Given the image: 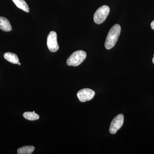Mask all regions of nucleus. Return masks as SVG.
Returning a JSON list of instances; mask_svg holds the SVG:
<instances>
[{
  "instance_id": "1",
  "label": "nucleus",
  "mask_w": 154,
  "mask_h": 154,
  "mask_svg": "<svg viewBox=\"0 0 154 154\" xmlns=\"http://www.w3.org/2000/svg\"><path fill=\"white\" fill-rule=\"evenodd\" d=\"M121 27L118 24H116L111 28L105 42V46L106 49H111L115 46L121 33Z\"/></svg>"
},
{
  "instance_id": "2",
  "label": "nucleus",
  "mask_w": 154,
  "mask_h": 154,
  "mask_svg": "<svg viewBox=\"0 0 154 154\" xmlns=\"http://www.w3.org/2000/svg\"><path fill=\"white\" fill-rule=\"evenodd\" d=\"M87 54L82 50H79L72 54L67 60V64L69 66H77L80 65L85 59Z\"/></svg>"
},
{
  "instance_id": "3",
  "label": "nucleus",
  "mask_w": 154,
  "mask_h": 154,
  "mask_svg": "<svg viewBox=\"0 0 154 154\" xmlns=\"http://www.w3.org/2000/svg\"><path fill=\"white\" fill-rule=\"evenodd\" d=\"M110 9L107 5H103L97 9L94 15V19L96 24H102L106 19L110 13Z\"/></svg>"
},
{
  "instance_id": "4",
  "label": "nucleus",
  "mask_w": 154,
  "mask_h": 154,
  "mask_svg": "<svg viewBox=\"0 0 154 154\" xmlns=\"http://www.w3.org/2000/svg\"><path fill=\"white\" fill-rule=\"evenodd\" d=\"M124 123V116L123 114H119L113 119L111 122L109 131L111 134H115L120 129Z\"/></svg>"
},
{
  "instance_id": "5",
  "label": "nucleus",
  "mask_w": 154,
  "mask_h": 154,
  "mask_svg": "<svg viewBox=\"0 0 154 154\" xmlns=\"http://www.w3.org/2000/svg\"><path fill=\"white\" fill-rule=\"evenodd\" d=\"M47 46L50 51L52 52H56L59 47L57 41V34L55 31L50 32L47 37Z\"/></svg>"
},
{
  "instance_id": "6",
  "label": "nucleus",
  "mask_w": 154,
  "mask_h": 154,
  "mask_svg": "<svg viewBox=\"0 0 154 154\" xmlns=\"http://www.w3.org/2000/svg\"><path fill=\"white\" fill-rule=\"evenodd\" d=\"M95 95V92L93 90L85 88L79 91L77 96L80 102H85L93 99Z\"/></svg>"
},
{
  "instance_id": "7",
  "label": "nucleus",
  "mask_w": 154,
  "mask_h": 154,
  "mask_svg": "<svg viewBox=\"0 0 154 154\" xmlns=\"http://www.w3.org/2000/svg\"><path fill=\"white\" fill-rule=\"evenodd\" d=\"M0 29L6 32L11 31L12 30V26L8 19L0 17Z\"/></svg>"
},
{
  "instance_id": "8",
  "label": "nucleus",
  "mask_w": 154,
  "mask_h": 154,
  "mask_svg": "<svg viewBox=\"0 0 154 154\" xmlns=\"http://www.w3.org/2000/svg\"><path fill=\"white\" fill-rule=\"evenodd\" d=\"M4 58L9 62L13 64H18L19 62L18 56L11 52H7L4 54Z\"/></svg>"
},
{
  "instance_id": "9",
  "label": "nucleus",
  "mask_w": 154,
  "mask_h": 154,
  "mask_svg": "<svg viewBox=\"0 0 154 154\" xmlns=\"http://www.w3.org/2000/svg\"><path fill=\"white\" fill-rule=\"evenodd\" d=\"M14 4L19 8L27 13H29V7L25 0H12Z\"/></svg>"
},
{
  "instance_id": "10",
  "label": "nucleus",
  "mask_w": 154,
  "mask_h": 154,
  "mask_svg": "<svg viewBox=\"0 0 154 154\" xmlns=\"http://www.w3.org/2000/svg\"><path fill=\"white\" fill-rule=\"evenodd\" d=\"M35 150V147L32 146H26L18 149L17 152L19 154H30Z\"/></svg>"
},
{
  "instance_id": "11",
  "label": "nucleus",
  "mask_w": 154,
  "mask_h": 154,
  "mask_svg": "<svg viewBox=\"0 0 154 154\" xmlns=\"http://www.w3.org/2000/svg\"><path fill=\"white\" fill-rule=\"evenodd\" d=\"M24 118L30 121H35L38 120L39 118V115L35 113V111L26 112L23 113Z\"/></svg>"
},
{
  "instance_id": "12",
  "label": "nucleus",
  "mask_w": 154,
  "mask_h": 154,
  "mask_svg": "<svg viewBox=\"0 0 154 154\" xmlns=\"http://www.w3.org/2000/svg\"><path fill=\"white\" fill-rule=\"evenodd\" d=\"M151 26L152 29L154 30V20L152 22L151 24Z\"/></svg>"
},
{
  "instance_id": "13",
  "label": "nucleus",
  "mask_w": 154,
  "mask_h": 154,
  "mask_svg": "<svg viewBox=\"0 0 154 154\" xmlns=\"http://www.w3.org/2000/svg\"><path fill=\"white\" fill-rule=\"evenodd\" d=\"M152 63L154 64V55H153V58L152 60Z\"/></svg>"
},
{
  "instance_id": "14",
  "label": "nucleus",
  "mask_w": 154,
  "mask_h": 154,
  "mask_svg": "<svg viewBox=\"0 0 154 154\" xmlns=\"http://www.w3.org/2000/svg\"><path fill=\"white\" fill-rule=\"evenodd\" d=\"M18 64L19 65H21V63H20L19 62L18 63Z\"/></svg>"
}]
</instances>
